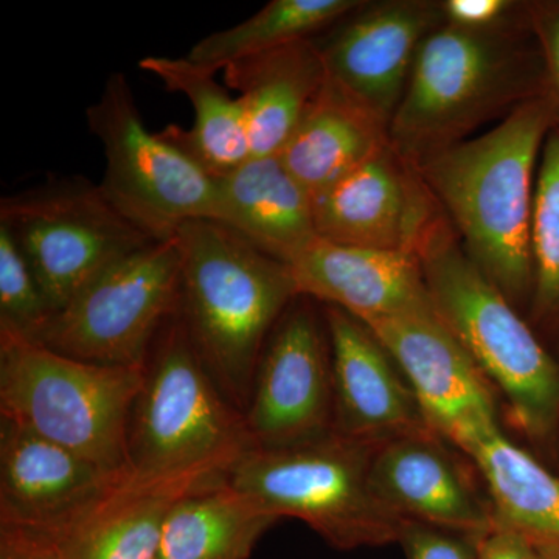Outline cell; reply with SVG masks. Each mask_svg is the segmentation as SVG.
Returning a JSON list of instances; mask_svg holds the SVG:
<instances>
[{"label":"cell","mask_w":559,"mask_h":559,"mask_svg":"<svg viewBox=\"0 0 559 559\" xmlns=\"http://www.w3.org/2000/svg\"><path fill=\"white\" fill-rule=\"evenodd\" d=\"M533 294L527 319L559 355V123L540 153L532 224Z\"/></svg>","instance_id":"27"},{"label":"cell","mask_w":559,"mask_h":559,"mask_svg":"<svg viewBox=\"0 0 559 559\" xmlns=\"http://www.w3.org/2000/svg\"><path fill=\"white\" fill-rule=\"evenodd\" d=\"M377 444L330 433L299 447H253L226 481L274 516L310 525L337 550L396 544L400 518L371 492L369 468Z\"/></svg>","instance_id":"7"},{"label":"cell","mask_w":559,"mask_h":559,"mask_svg":"<svg viewBox=\"0 0 559 559\" xmlns=\"http://www.w3.org/2000/svg\"><path fill=\"white\" fill-rule=\"evenodd\" d=\"M316 304L297 297L261 353L245 412L257 448L299 447L333 433L329 330Z\"/></svg>","instance_id":"11"},{"label":"cell","mask_w":559,"mask_h":559,"mask_svg":"<svg viewBox=\"0 0 559 559\" xmlns=\"http://www.w3.org/2000/svg\"><path fill=\"white\" fill-rule=\"evenodd\" d=\"M557 123L555 103L544 95L417 167L468 259L525 318L533 294L536 176Z\"/></svg>","instance_id":"1"},{"label":"cell","mask_w":559,"mask_h":559,"mask_svg":"<svg viewBox=\"0 0 559 559\" xmlns=\"http://www.w3.org/2000/svg\"><path fill=\"white\" fill-rule=\"evenodd\" d=\"M477 559H543L535 543L527 536L507 527L495 525L479 544Z\"/></svg>","instance_id":"33"},{"label":"cell","mask_w":559,"mask_h":559,"mask_svg":"<svg viewBox=\"0 0 559 559\" xmlns=\"http://www.w3.org/2000/svg\"><path fill=\"white\" fill-rule=\"evenodd\" d=\"M131 476L0 419V525L58 538Z\"/></svg>","instance_id":"15"},{"label":"cell","mask_w":559,"mask_h":559,"mask_svg":"<svg viewBox=\"0 0 559 559\" xmlns=\"http://www.w3.org/2000/svg\"><path fill=\"white\" fill-rule=\"evenodd\" d=\"M322 310L333 371V433L380 444L428 428L414 389L377 333L342 308Z\"/></svg>","instance_id":"17"},{"label":"cell","mask_w":559,"mask_h":559,"mask_svg":"<svg viewBox=\"0 0 559 559\" xmlns=\"http://www.w3.org/2000/svg\"><path fill=\"white\" fill-rule=\"evenodd\" d=\"M300 296L362 320L437 316L414 253L334 245L316 238L289 264Z\"/></svg>","instance_id":"18"},{"label":"cell","mask_w":559,"mask_h":559,"mask_svg":"<svg viewBox=\"0 0 559 559\" xmlns=\"http://www.w3.org/2000/svg\"><path fill=\"white\" fill-rule=\"evenodd\" d=\"M418 257L437 318L495 388L510 428L559 473V355L468 259L450 219Z\"/></svg>","instance_id":"2"},{"label":"cell","mask_w":559,"mask_h":559,"mask_svg":"<svg viewBox=\"0 0 559 559\" xmlns=\"http://www.w3.org/2000/svg\"><path fill=\"white\" fill-rule=\"evenodd\" d=\"M364 0H272L249 20L194 44L189 60L213 72L234 62L318 38L362 5Z\"/></svg>","instance_id":"26"},{"label":"cell","mask_w":559,"mask_h":559,"mask_svg":"<svg viewBox=\"0 0 559 559\" xmlns=\"http://www.w3.org/2000/svg\"><path fill=\"white\" fill-rule=\"evenodd\" d=\"M312 198L318 237L352 248L419 255L448 219L417 167L390 142Z\"/></svg>","instance_id":"12"},{"label":"cell","mask_w":559,"mask_h":559,"mask_svg":"<svg viewBox=\"0 0 559 559\" xmlns=\"http://www.w3.org/2000/svg\"><path fill=\"white\" fill-rule=\"evenodd\" d=\"M193 485L131 476L57 540L62 559H157L165 521Z\"/></svg>","instance_id":"24"},{"label":"cell","mask_w":559,"mask_h":559,"mask_svg":"<svg viewBox=\"0 0 559 559\" xmlns=\"http://www.w3.org/2000/svg\"><path fill=\"white\" fill-rule=\"evenodd\" d=\"M544 95L549 81L530 20L488 32L443 24L418 51L390 145L418 167Z\"/></svg>","instance_id":"3"},{"label":"cell","mask_w":559,"mask_h":559,"mask_svg":"<svg viewBox=\"0 0 559 559\" xmlns=\"http://www.w3.org/2000/svg\"><path fill=\"white\" fill-rule=\"evenodd\" d=\"M277 521L226 479L204 485L171 507L157 559H249Z\"/></svg>","instance_id":"25"},{"label":"cell","mask_w":559,"mask_h":559,"mask_svg":"<svg viewBox=\"0 0 559 559\" xmlns=\"http://www.w3.org/2000/svg\"><path fill=\"white\" fill-rule=\"evenodd\" d=\"M86 117L105 154L103 194L151 240H173L190 221H215L218 180L164 132L146 128L123 73L106 80Z\"/></svg>","instance_id":"8"},{"label":"cell","mask_w":559,"mask_h":559,"mask_svg":"<svg viewBox=\"0 0 559 559\" xmlns=\"http://www.w3.org/2000/svg\"><path fill=\"white\" fill-rule=\"evenodd\" d=\"M216 180V223L272 259L289 266L318 238L314 198L280 156L250 157Z\"/></svg>","instance_id":"19"},{"label":"cell","mask_w":559,"mask_h":559,"mask_svg":"<svg viewBox=\"0 0 559 559\" xmlns=\"http://www.w3.org/2000/svg\"><path fill=\"white\" fill-rule=\"evenodd\" d=\"M0 227L31 264L51 314L110 264L154 242L83 176L3 197Z\"/></svg>","instance_id":"9"},{"label":"cell","mask_w":559,"mask_h":559,"mask_svg":"<svg viewBox=\"0 0 559 559\" xmlns=\"http://www.w3.org/2000/svg\"><path fill=\"white\" fill-rule=\"evenodd\" d=\"M480 540L454 530L403 520L396 544L407 559H477Z\"/></svg>","instance_id":"29"},{"label":"cell","mask_w":559,"mask_h":559,"mask_svg":"<svg viewBox=\"0 0 559 559\" xmlns=\"http://www.w3.org/2000/svg\"><path fill=\"white\" fill-rule=\"evenodd\" d=\"M369 484L378 502L400 520L477 538L495 527V510L479 469L430 426L377 444Z\"/></svg>","instance_id":"13"},{"label":"cell","mask_w":559,"mask_h":559,"mask_svg":"<svg viewBox=\"0 0 559 559\" xmlns=\"http://www.w3.org/2000/svg\"><path fill=\"white\" fill-rule=\"evenodd\" d=\"M50 318L31 264L9 230L0 227V331L38 342Z\"/></svg>","instance_id":"28"},{"label":"cell","mask_w":559,"mask_h":559,"mask_svg":"<svg viewBox=\"0 0 559 559\" xmlns=\"http://www.w3.org/2000/svg\"><path fill=\"white\" fill-rule=\"evenodd\" d=\"M536 549H538L540 558L543 559H559V546L558 544L550 543H535Z\"/></svg>","instance_id":"34"},{"label":"cell","mask_w":559,"mask_h":559,"mask_svg":"<svg viewBox=\"0 0 559 559\" xmlns=\"http://www.w3.org/2000/svg\"><path fill=\"white\" fill-rule=\"evenodd\" d=\"M0 559H62L57 540L46 533L0 525Z\"/></svg>","instance_id":"32"},{"label":"cell","mask_w":559,"mask_h":559,"mask_svg":"<svg viewBox=\"0 0 559 559\" xmlns=\"http://www.w3.org/2000/svg\"><path fill=\"white\" fill-rule=\"evenodd\" d=\"M479 469L495 510V525L533 543L559 546V473L525 444L492 426L463 450Z\"/></svg>","instance_id":"22"},{"label":"cell","mask_w":559,"mask_h":559,"mask_svg":"<svg viewBox=\"0 0 559 559\" xmlns=\"http://www.w3.org/2000/svg\"><path fill=\"white\" fill-rule=\"evenodd\" d=\"M389 142V124L326 76L278 156L316 197Z\"/></svg>","instance_id":"21"},{"label":"cell","mask_w":559,"mask_h":559,"mask_svg":"<svg viewBox=\"0 0 559 559\" xmlns=\"http://www.w3.org/2000/svg\"><path fill=\"white\" fill-rule=\"evenodd\" d=\"M253 447L245 414L221 392L176 312L154 342L132 407V476L204 487L226 479Z\"/></svg>","instance_id":"5"},{"label":"cell","mask_w":559,"mask_h":559,"mask_svg":"<svg viewBox=\"0 0 559 559\" xmlns=\"http://www.w3.org/2000/svg\"><path fill=\"white\" fill-rule=\"evenodd\" d=\"M443 24L441 0H364L316 40L326 75L390 127L423 43Z\"/></svg>","instance_id":"14"},{"label":"cell","mask_w":559,"mask_h":559,"mask_svg":"<svg viewBox=\"0 0 559 559\" xmlns=\"http://www.w3.org/2000/svg\"><path fill=\"white\" fill-rule=\"evenodd\" d=\"M528 20L546 64L549 95L559 123V0H530Z\"/></svg>","instance_id":"31"},{"label":"cell","mask_w":559,"mask_h":559,"mask_svg":"<svg viewBox=\"0 0 559 559\" xmlns=\"http://www.w3.org/2000/svg\"><path fill=\"white\" fill-rule=\"evenodd\" d=\"M366 323L399 362L430 428L459 450L485 430L502 425L498 393L437 316Z\"/></svg>","instance_id":"16"},{"label":"cell","mask_w":559,"mask_h":559,"mask_svg":"<svg viewBox=\"0 0 559 559\" xmlns=\"http://www.w3.org/2000/svg\"><path fill=\"white\" fill-rule=\"evenodd\" d=\"M179 300L178 242L154 241L92 278L51 314L38 344L86 362L145 367Z\"/></svg>","instance_id":"10"},{"label":"cell","mask_w":559,"mask_h":559,"mask_svg":"<svg viewBox=\"0 0 559 559\" xmlns=\"http://www.w3.org/2000/svg\"><path fill=\"white\" fill-rule=\"evenodd\" d=\"M175 240L180 319L221 392L245 414L264 345L300 296L293 271L216 221H190Z\"/></svg>","instance_id":"4"},{"label":"cell","mask_w":559,"mask_h":559,"mask_svg":"<svg viewBox=\"0 0 559 559\" xmlns=\"http://www.w3.org/2000/svg\"><path fill=\"white\" fill-rule=\"evenodd\" d=\"M139 68L157 76L170 92L182 94L194 110L191 130L165 128L164 135L186 151L215 179L252 157L248 123L238 97L216 81V72L187 57H146Z\"/></svg>","instance_id":"23"},{"label":"cell","mask_w":559,"mask_h":559,"mask_svg":"<svg viewBox=\"0 0 559 559\" xmlns=\"http://www.w3.org/2000/svg\"><path fill=\"white\" fill-rule=\"evenodd\" d=\"M444 24L488 32L528 21L527 2L520 0H441Z\"/></svg>","instance_id":"30"},{"label":"cell","mask_w":559,"mask_h":559,"mask_svg":"<svg viewBox=\"0 0 559 559\" xmlns=\"http://www.w3.org/2000/svg\"><path fill=\"white\" fill-rule=\"evenodd\" d=\"M145 367L86 362L0 331V419L103 468L130 471L128 428Z\"/></svg>","instance_id":"6"},{"label":"cell","mask_w":559,"mask_h":559,"mask_svg":"<svg viewBox=\"0 0 559 559\" xmlns=\"http://www.w3.org/2000/svg\"><path fill=\"white\" fill-rule=\"evenodd\" d=\"M318 40L305 39L224 69L238 92L252 157L278 156L326 80Z\"/></svg>","instance_id":"20"}]
</instances>
